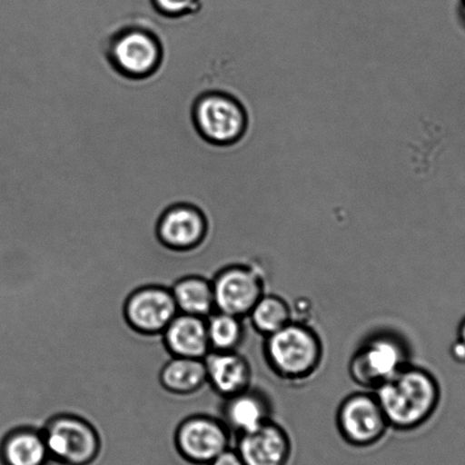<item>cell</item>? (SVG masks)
Returning a JSON list of instances; mask_svg holds the SVG:
<instances>
[{
    "label": "cell",
    "mask_w": 465,
    "mask_h": 465,
    "mask_svg": "<svg viewBox=\"0 0 465 465\" xmlns=\"http://www.w3.org/2000/svg\"><path fill=\"white\" fill-rule=\"evenodd\" d=\"M374 394L390 427L399 431H412L430 421L442 400L441 383L436 374L412 363L383 382Z\"/></svg>",
    "instance_id": "obj_1"
},
{
    "label": "cell",
    "mask_w": 465,
    "mask_h": 465,
    "mask_svg": "<svg viewBox=\"0 0 465 465\" xmlns=\"http://www.w3.org/2000/svg\"><path fill=\"white\" fill-rule=\"evenodd\" d=\"M264 360L271 371L284 381H304L322 367V337L310 324L292 322L264 338Z\"/></svg>",
    "instance_id": "obj_2"
},
{
    "label": "cell",
    "mask_w": 465,
    "mask_h": 465,
    "mask_svg": "<svg viewBox=\"0 0 465 465\" xmlns=\"http://www.w3.org/2000/svg\"><path fill=\"white\" fill-rule=\"evenodd\" d=\"M408 342L399 333L382 331L364 338L350 360L349 372L356 385L374 391L411 363Z\"/></svg>",
    "instance_id": "obj_3"
},
{
    "label": "cell",
    "mask_w": 465,
    "mask_h": 465,
    "mask_svg": "<svg viewBox=\"0 0 465 465\" xmlns=\"http://www.w3.org/2000/svg\"><path fill=\"white\" fill-rule=\"evenodd\" d=\"M106 56L117 74L129 80L151 78L164 61V46L153 30L128 25L108 40Z\"/></svg>",
    "instance_id": "obj_4"
},
{
    "label": "cell",
    "mask_w": 465,
    "mask_h": 465,
    "mask_svg": "<svg viewBox=\"0 0 465 465\" xmlns=\"http://www.w3.org/2000/svg\"><path fill=\"white\" fill-rule=\"evenodd\" d=\"M192 119L198 134L213 146H233L245 137L248 129L245 106L232 94L216 90L197 97Z\"/></svg>",
    "instance_id": "obj_5"
},
{
    "label": "cell",
    "mask_w": 465,
    "mask_h": 465,
    "mask_svg": "<svg viewBox=\"0 0 465 465\" xmlns=\"http://www.w3.org/2000/svg\"><path fill=\"white\" fill-rule=\"evenodd\" d=\"M338 432L347 444L364 449L386 436L390 423L374 391L353 392L337 410Z\"/></svg>",
    "instance_id": "obj_6"
},
{
    "label": "cell",
    "mask_w": 465,
    "mask_h": 465,
    "mask_svg": "<svg viewBox=\"0 0 465 465\" xmlns=\"http://www.w3.org/2000/svg\"><path fill=\"white\" fill-rule=\"evenodd\" d=\"M43 435L53 464L96 465L101 456L97 432L79 418H56Z\"/></svg>",
    "instance_id": "obj_7"
},
{
    "label": "cell",
    "mask_w": 465,
    "mask_h": 465,
    "mask_svg": "<svg viewBox=\"0 0 465 465\" xmlns=\"http://www.w3.org/2000/svg\"><path fill=\"white\" fill-rule=\"evenodd\" d=\"M215 310L246 319L265 293L263 274L245 262L225 266L213 280Z\"/></svg>",
    "instance_id": "obj_8"
},
{
    "label": "cell",
    "mask_w": 465,
    "mask_h": 465,
    "mask_svg": "<svg viewBox=\"0 0 465 465\" xmlns=\"http://www.w3.org/2000/svg\"><path fill=\"white\" fill-rule=\"evenodd\" d=\"M232 435L223 420L195 417L179 428L177 447L180 456L189 465H209L232 447Z\"/></svg>",
    "instance_id": "obj_9"
},
{
    "label": "cell",
    "mask_w": 465,
    "mask_h": 465,
    "mask_svg": "<svg viewBox=\"0 0 465 465\" xmlns=\"http://www.w3.org/2000/svg\"><path fill=\"white\" fill-rule=\"evenodd\" d=\"M209 220L201 206L192 202H175L162 212L157 234L164 245L174 250L196 247L206 236Z\"/></svg>",
    "instance_id": "obj_10"
},
{
    "label": "cell",
    "mask_w": 465,
    "mask_h": 465,
    "mask_svg": "<svg viewBox=\"0 0 465 465\" xmlns=\"http://www.w3.org/2000/svg\"><path fill=\"white\" fill-rule=\"evenodd\" d=\"M245 465H287L292 440L286 429L273 420L251 432L236 437V447Z\"/></svg>",
    "instance_id": "obj_11"
},
{
    "label": "cell",
    "mask_w": 465,
    "mask_h": 465,
    "mask_svg": "<svg viewBox=\"0 0 465 465\" xmlns=\"http://www.w3.org/2000/svg\"><path fill=\"white\" fill-rule=\"evenodd\" d=\"M126 319L139 331L163 332L179 314L173 292L160 287L140 289L125 306Z\"/></svg>",
    "instance_id": "obj_12"
},
{
    "label": "cell",
    "mask_w": 465,
    "mask_h": 465,
    "mask_svg": "<svg viewBox=\"0 0 465 465\" xmlns=\"http://www.w3.org/2000/svg\"><path fill=\"white\" fill-rule=\"evenodd\" d=\"M221 420L232 437L245 435L272 420V406L263 391L251 387L223 400Z\"/></svg>",
    "instance_id": "obj_13"
},
{
    "label": "cell",
    "mask_w": 465,
    "mask_h": 465,
    "mask_svg": "<svg viewBox=\"0 0 465 465\" xmlns=\"http://www.w3.org/2000/svg\"><path fill=\"white\" fill-rule=\"evenodd\" d=\"M204 361L207 381L223 399L252 387V364L241 351H211Z\"/></svg>",
    "instance_id": "obj_14"
},
{
    "label": "cell",
    "mask_w": 465,
    "mask_h": 465,
    "mask_svg": "<svg viewBox=\"0 0 465 465\" xmlns=\"http://www.w3.org/2000/svg\"><path fill=\"white\" fill-rule=\"evenodd\" d=\"M171 353L183 358L204 359L211 351L206 319L180 313L163 331Z\"/></svg>",
    "instance_id": "obj_15"
},
{
    "label": "cell",
    "mask_w": 465,
    "mask_h": 465,
    "mask_svg": "<svg viewBox=\"0 0 465 465\" xmlns=\"http://www.w3.org/2000/svg\"><path fill=\"white\" fill-rule=\"evenodd\" d=\"M3 465H52L42 432L22 429L11 433L0 450Z\"/></svg>",
    "instance_id": "obj_16"
},
{
    "label": "cell",
    "mask_w": 465,
    "mask_h": 465,
    "mask_svg": "<svg viewBox=\"0 0 465 465\" xmlns=\"http://www.w3.org/2000/svg\"><path fill=\"white\" fill-rule=\"evenodd\" d=\"M179 312L209 318L215 312L213 284L200 277L186 278L173 288Z\"/></svg>",
    "instance_id": "obj_17"
},
{
    "label": "cell",
    "mask_w": 465,
    "mask_h": 465,
    "mask_svg": "<svg viewBox=\"0 0 465 465\" xmlns=\"http://www.w3.org/2000/svg\"><path fill=\"white\" fill-rule=\"evenodd\" d=\"M162 382L166 390L177 394H189L200 390L207 382L204 359L173 356L162 372Z\"/></svg>",
    "instance_id": "obj_18"
},
{
    "label": "cell",
    "mask_w": 465,
    "mask_h": 465,
    "mask_svg": "<svg viewBox=\"0 0 465 465\" xmlns=\"http://www.w3.org/2000/svg\"><path fill=\"white\" fill-rule=\"evenodd\" d=\"M261 336L268 337L293 320L292 309L284 298L264 293L246 318Z\"/></svg>",
    "instance_id": "obj_19"
},
{
    "label": "cell",
    "mask_w": 465,
    "mask_h": 465,
    "mask_svg": "<svg viewBox=\"0 0 465 465\" xmlns=\"http://www.w3.org/2000/svg\"><path fill=\"white\" fill-rule=\"evenodd\" d=\"M211 351H239L245 341V319L215 311L206 318Z\"/></svg>",
    "instance_id": "obj_20"
},
{
    "label": "cell",
    "mask_w": 465,
    "mask_h": 465,
    "mask_svg": "<svg viewBox=\"0 0 465 465\" xmlns=\"http://www.w3.org/2000/svg\"><path fill=\"white\" fill-rule=\"evenodd\" d=\"M152 8L165 19H183L197 15L204 7L203 0H151Z\"/></svg>",
    "instance_id": "obj_21"
},
{
    "label": "cell",
    "mask_w": 465,
    "mask_h": 465,
    "mask_svg": "<svg viewBox=\"0 0 465 465\" xmlns=\"http://www.w3.org/2000/svg\"><path fill=\"white\" fill-rule=\"evenodd\" d=\"M447 353H449L450 362L454 365H465V342L459 338L451 341Z\"/></svg>",
    "instance_id": "obj_22"
},
{
    "label": "cell",
    "mask_w": 465,
    "mask_h": 465,
    "mask_svg": "<svg viewBox=\"0 0 465 465\" xmlns=\"http://www.w3.org/2000/svg\"><path fill=\"white\" fill-rule=\"evenodd\" d=\"M209 465H245L234 449H228L215 458Z\"/></svg>",
    "instance_id": "obj_23"
},
{
    "label": "cell",
    "mask_w": 465,
    "mask_h": 465,
    "mask_svg": "<svg viewBox=\"0 0 465 465\" xmlns=\"http://www.w3.org/2000/svg\"><path fill=\"white\" fill-rule=\"evenodd\" d=\"M456 338L465 342V315L458 324L456 328Z\"/></svg>",
    "instance_id": "obj_24"
},
{
    "label": "cell",
    "mask_w": 465,
    "mask_h": 465,
    "mask_svg": "<svg viewBox=\"0 0 465 465\" xmlns=\"http://www.w3.org/2000/svg\"><path fill=\"white\" fill-rule=\"evenodd\" d=\"M460 17H462L463 24L465 25V0H460Z\"/></svg>",
    "instance_id": "obj_25"
}]
</instances>
